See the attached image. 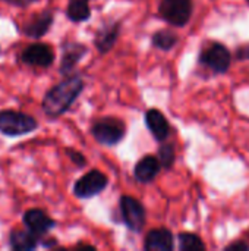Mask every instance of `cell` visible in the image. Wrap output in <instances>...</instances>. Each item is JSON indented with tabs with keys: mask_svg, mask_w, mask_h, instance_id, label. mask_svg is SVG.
Listing matches in <instances>:
<instances>
[{
	"mask_svg": "<svg viewBox=\"0 0 249 251\" xmlns=\"http://www.w3.org/2000/svg\"><path fill=\"white\" fill-rule=\"evenodd\" d=\"M85 82L81 75L70 74L60 82L53 85L41 100V109L48 119L65 115L84 91Z\"/></svg>",
	"mask_w": 249,
	"mask_h": 251,
	"instance_id": "1",
	"label": "cell"
},
{
	"mask_svg": "<svg viewBox=\"0 0 249 251\" xmlns=\"http://www.w3.org/2000/svg\"><path fill=\"white\" fill-rule=\"evenodd\" d=\"M38 129V121L25 112L15 109L0 110V134L7 138H18Z\"/></svg>",
	"mask_w": 249,
	"mask_h": 251,
	"instance_id": "2",
	"label": "cell"
},
{
	"mask_svg": "<svg viewBox=\"0 0 249 251\" xmlns=\"http://www.w3.org/2000/svg\"><path fill=\"white\" fill-rule=\"evenodd\" d=\"M126 128L120 119L116 118H101L97 119L91 126V134L97 143L103 146H114L120 143L125 137Z\"/></svg>",
	"mask_w": 249,
	"mask_h": 251,
	"instance_id": "3",
	"label": "cell"
},
{
	"mask_svg": "<svg viewBox=\"0 0 249 251\" xmlns=\"http://www.w3.org/2000/svg\"><path fill=\"white\" fill-rule=\"evenodd\" d=\"M18 62L34 68H50L54 63L56 54L51 46L45 43H31L18 54Z\"/></svg>",
	"mask_w": 249,
	"mask_h": 251,
	"instance_id": "4",
	"label": "cell"
},
{
	"mask_svg": "<svg viewBox=\"0 0 249 251\" xmlns=\"http://www.w3.org/2000/svg\"><path fill=\"white\" fill-rule=\"evenodd\" d=\"M192 0H161L160 16L173 26H185L192 15Z\"/></svg>",
	"mask_w": 249,
	"mask_h": 251,
	"instance_id": "5",
	"label": "cell"
},
{
	"mask_svg": "<svg viewBox=\"0 0 249 251\" xmlns=\"http://www.w3.org/2000/svg\"><path fill=\"white\" fill-rule=\"evenodd\" d=\"M54 22V12L53 9H43L32 16H29L26 21L21 24L18 31L31 40H40L43 38L51 28Z\"/></svg>",
	"mask_w": 249,
	"mask_h": 251,
	"instance_id": "6",
	"label": "cell"
},
{
	"mask_svg": "<svg viewBox=\"0 0 249 251\" xmlns=\"http://www.w3.org/2000/svg\"><path fill=\"white\" fill-rule=\"evenodd\" d=\"M107 184H109L107 176L103 172L92 169V171L87 172L85 175H82L73 184L72 191H73L75 197H78V199H91V197H95L100 193H103L104 188L107 187Z\"/></svg>",
	"mask_w": 249,
	"mask_h": 251,
	"instance_id": "7",
	"label": "cell"
},
{
	"mask_svg": "<svg viewBox=\"0 0 249 251\" xmlns=\"http://www.w3.org/2000/svg\"><path fill=\"white\" fill-rule=\"evenodd\" d=\"M119 206H120L122 219H123L125 225L134 232H141L142 228L145 226L144 206L136 199H134L131 196H122Z\"/></svg>",
	"mask_w": 249,
	"mask_h": 251,
	"instance_id": "8",
	"label": "cell"
},
{
	"mask_svg": "<svg viewBox=\"0 0 249 251\" xmlns=\"http://www.w3.org/2000/svg\"><path fill=\"white\" fill-rule=\"evenodd\" d=\"M201 62L210 68L213 72L216 74H225L227 72L230 62H232V54L229 51V49L220 43H213L211 46H208L203 54H201Z\"/></svg>",
	"mask_w": 249,
	"mask_h": 251,
	"instance_id": "9",
	"label": "cell"
},
{
	"mask_svg": "<svg viewBox=\"0 0 249 251\" xmlns=\"http://www.w3.org/2000/svg\"><path fill=\"white\" fill-rule=\"evenodd\" d=\"M22 224L26 229H29L40 238L47 235L57 225L56 221L47 215V212H44L43 209H38V207L25 210L22 215Z\"/></svg>",
	"mask_w": 249,
	"mask_h": 251,
	"instance_id": "10",
	"label": "cell"
},
{
	"mask_svg": "<svg viewBox=\"0 0 249 251\" xmlns=\"http://www.w3.org/2000/svg\"><path fill=\"white\" fill-rule=\"evenodd\" d=\"M88 49L85 44L78 41H63L62 43V57H60V66L59 72L65 76L70 75L76 65L84 59Z\"/></svg>",
	"mask_w": 249,
	"mask_h": 251,
	"instance_id": "11",
	"label": "cell"
},
{
	"mask_svg": "<svg viewBox=\"0 0 249 251\" xmlns=\"http://www.w3.org/2000/svg\"><path fill=\"white\" fill-rule=\"evenodd\" d=\"M7 244L12 251H34L41 244V238L26 228H12L9 231Z\"/></svg>",
	"mask_w": 249,
	"mask_h": 251,
	"instance_id": "12",
	"label": "cell"
},
{
	"mask_svg": "<svg viewBox=\"0 0 249 251\" xmlns=\"http://www.w3.org/2000/svg\"><path fill=\"white\" fill-rule=\"evenodd\" d=\"M119 32H120V24L119 22L103 24L94 35V46L97 47V50L101 54L110 51L113 49V46L116 44Z\"/></svg>",
	"mask_w": 249,
	"mask_h": 251,
	"instance_id": "13",
	"label": "cell"
},
{
	"mask_svg": "<svg viewBox=\"0 0 249 251\" xmlns=\"http://www.w3.org/2000/svg\"><path fill=\"white\" fill-rule=\"evenodd\" d=\"M144 249L147 251H172L175 249L173 234L166 228H157L147 234Z\"/></svg>",
	"mask_w": 249,
	"mask_h": 251,
	"instance_id": "14",
	"label": "cell"
},
{
	"mask_svg": "<svg viewBox=\"0 0 249 251\" xmlns=\"http://www.w3.org/2000/svg\"><path fill=\"white\" fill-rule=\"evenodd\" d=\"M145 124L157 141H164L169 137L170 125H169L166 116L158 109H150L145 113Z\"/></svg>",
	"mask_w": 249,
	"mask_h": 251,
	"instance_id": "15",
	"label": "cell"
},
{
	"mask_svg": "<svg viewBox=\"0 0 249 251\" xmlns=\"http://www.w3.org/2000/svg\"><path fill=\"white\" fill-rule=\"evenodd\" d=\"M160 166H161V163H160L158 157H156V156H153V154L144 156V157L136 163L135 171H134L136 181H139V182H142V184H148V182L154 181V178H156V176L158 175V172H160Z\"/></svg>",
	"mask_w": 249,
	"mask_h": 251,
	"instance_id": "16",
	"label": "cell"
},
{
	"mask_svg": "<svg viewBox=\"0 0 249 251\" xmlns=\"http://www.w3.org/2000/svg\"><path fill=\"white\" fill-rule=\"evenodd\" d=\"M66 16L72 22H84L91 16L90 0H68Z\"/></svg>",
	"mask_w": 249,
	"mask_h": 251,
	"instance_id": "17",
	"label": "cell"
},
{
	"mask_svg": "<svg viewBox=\"0 0 249 251\" xmlns=\"http://www.w3.org/2000/svg\"><path fill=\"white\" fill-rule=\"evenodd\" d=\"M153 44L160 49V50H170L176 46L178 43V34L172 29H160L153 34Z\"/></svg>",
	"mask_w": 249,
	"mask_h": 251,
	"instance_id": "18",
	"label": "cell"
},
{
	"mask_svg": "<svg viewBox=\"0 0 249 251\" xmlns=\"http://www.w3.org/2000/svg\"><path fill=\"white\" fill-rule=\"evenodd\" d=\"M179 250L181 251H204L205 244L203 240L191 232H183L179 235Z\"/></svg>",
	"mask_w": 249,
	"mask_h": 251,
	"instance_id": "19",
	"label": "cell"
},
{
	"mask_svg": "<svg viewBox=\"0 0 249 251\" xmlns=\"http://www.w3.org/2000/svg\"><path fill=\"white\" fill-rule=\"evenodd\" d=\"M158 160L161 163L163 168L169 169L173 166L175 160H176V151H175V147L172 144H163L160 149H158Z\"/></svg>",
	"mask_w": 249,
	"mask_h": 251,
	"instance_id": "20",
	"label": "cell"
},
{
	"mask_svg": "<svg viewBox=\"0 0 249 251\" xmlns=\"http://www.w3.org/2000/svg\"><path fill=\"white\" fill-rule=\"evenodd\" d=\"M65 153L68 154V157L70 159V162L75 165V166H78V168H84V166H87V159H85V156L82 154V153H79L78 150H75V149H66L65 150Z\"/></svg>",
	"mask_w": 249,
	"mask_h": 251,
	"instance_id": "21",
	"label": "cell"
},
{
	"mask_svg": "<svg viewBox=\"0 0 249 251\" xmlns=\"http://www.w3.org/2000/svg\"><path fill=\"white\" fill-rule=\"evenodd\" d=\"M0 1H3V3H6V4H9V6H13V7L26 9V7H29L31 4L37 3L38 0H0Z\"/></svg>",
	"mask_w": 249,
	"mask_h": 251,
	"instance_id": "22",
	"label": "cell"
},
{
	"mask_svg": "<svg viewBox=\"0 0 249 251\" xmlns=\"http://www.w3.org/2000/svg\"><path fill=\"white\" fill-rule=\"evenodd\" d=\"M236 54H238V59H239V60H248L249 59V44H245V46L239 47V49H238V51H236Z\"/></svg>",
	"mask_w": 249,
	"mask_h": 251,
	"instance_id": "23",
	"label": "cell"
},
{
	"mask_svg": "<svg viewBox=\"0 0 249 251\" xmlns=\"http://www.w3.org/2000/svg\"><path fill=\"white\" fill-rule=\"evenodd\" d=\"M227 250H242V251H248L249 250V246L248 244H245V243H233V244H230V246H227L226 247Z\"/></svg>",
	"mask_w": 249,
	"mask_h": 251,
	"instance_id": "24",
	"label": "cell"
},
{
	"mask_svg": "<svg viewBox=\"0 0 249 251\" xmlns=\"http://www.w3.org/2000/svg\"><path fill=\"white\" fill-rule=\"evenodd\" d=\"M56 244H57L56 238H47V240H41V246H43L44 249H51V247H54Z\"/></svg>",
	"mask_w": 249,
	"mask_h": 251,
	"instance_id": "25",
	"label": "cell"
},
{
	"mask_svg": "<svg viewBox=\"0 0 249 251\" xmlns=\"http://www.w3.org/2000/svg\"><path fill=\"white\" fill-rule=\"evenodd\" d=\"M247 1H248V3H249V0H247Z\"/></svg>",
	"mask_w": 249,
	"mask_h": 251,
	"instance_id": "26",
	"label": "cell"
}]
</instances>
